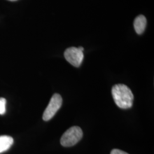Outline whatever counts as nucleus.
<instances>
[{
  "mask_svg": "<svg viewBox=\"0 0 154 154\" xmlns=\"http://www.w3.org/2000/svg\"><path fill=\"white\" fill-rule=\"evenodd\" d=\"M78 48L81 51H83V50H84V48H83V47H82V46H79V47H78Z\"/></svg>",
  "mask_w": 154,
  "mask_h": 154,
  "instance_id": "1a4fd4ad",
  "label": "nucleus"
},
{
  "mask_svg": "<svg viewBox=\"0 0 154 154\" xmlns=\"http://www.w3.org/2000/svg\"><path fill=\"white\" fill-rule=\"evenodd\" d=\"M6 100L4 98H0V115H4L6 112Z\"/></svg>",
  "mask_w": 154,
  "mask_h": 154,
  "instance_id": "0eeeda50",
  "label": "nucleus"
},
{
  "mask_svg": "<svg viewBox=\"0 0 154 154\" xmlns=\"http://www.w3.org/2000/svg\"><path fill=\"white\" fill-rule=\"evenodd\" d=\"M82 137V130L79 127H72L62 136L60 140L61 145L66 147H72L75 145Z\"/></svg>",
  "mask_w": 154,
  "mask_h": 154,
  "instance_id": "f03ea898",
  "label": "nucleus"
},
{
  "mask_svg": "<svg viewBox=\"0 0 154 154\" xmlns=\"http://www.w3.org/2000/svg\"><path fill=\"white\" fill-rule=\"evenodd\" d=\"M13 142V139L10 136H0V154L8 151L11 147Z\"/></svg>",
  "mask_w": 154,
  "mask_h": 154,
  "instance_id": "423d86ee",
  "label": "nucleus"
},
{
  "mask_svg": "<svg viewBox=\"0 0 154 154\" xmlns=\"http://www.w3.org/2000/svg\"><path fill=\"white\" fill-rule=\"evenodd\" d=\"M64 56L66 61L76 67L81 66L84 58L83 51L75 47L67 48L64 52Z\"/></svg>",
  "mask_w": 154,
  "mask_h": 154,
  "instance_id": "20e7f679",
  "label": "nucleus"
},
{
  "mask_svg": "<svg viewBox=\"0 0 154 154\" xmlns=\"http://www.w3.org/2000/svg\"><path fill=\"white\" fill-rule=\"evenodd\" d=\"M110 154H128L126 152L118 149H114L111 151Z\"/></svg>",
  "mask_w": 154,
  "mask_h": 154,
  "instance_id": "6e6552de",
  "label": "nucleus"
},
{
  "mask_svg": "<svg viewBox=\"0 0 154 154\" xmlns=\"http://www.w3.org/2000/svg\"><path fill=\"white\" fill-rule=\"evenodd\" d=\"M8 1H17V0H8Z\"/></svg>",
  "mask_w": 154,
  "mask_h": 154,
  "instance_id": "9d476101",
  "label": "nucleus"
},
{
  "mask_svg": "<svg viewBox=\"0 0 154 154\" xmlns=\"http://www.w3.org/2000/svg\"><path fill=\"white\" fill-rule=\"evenodd\" d=\"M114 100L122 109H130L133 105L134 95L131 90L124 84H116L112 88Z\"/></svg>",
  "mask_w": 154,
  "mask_h": 154,
  "instance_id": "f257e3e1",
  "label": "nucleus"
},
{
  "mask_svg": "<svg viewBox=\"0 0 154 154\" xmlns=\"http://www.w3.org/2000/svg\"><path fill=\"white\" fill-rule=\"evenodd\" d=\"M147 25L146 18L143 15L137 17L134 22V27L136 33L142 34L144 32Z\"/></svg>",
  "mask_w": 154,
  "mask_h": 154,
  "instance_id": "39448f33",
  "label": "nucleus"
},
{
  "mask_svg": "<svg viewBox=\"0 0 154 154\" xmlns=\"http://www.w3.org/2000/svg\"><path fill=\"white\" fill-rule=\"evenodd\" d=\"M62 105V98L59 94H54L50 100L49 103L43 114V120L49 121L51 119Z\"/></svg>",
  "mask_w": 154,
  "mask_h": 154,
  "instance_id": "7ed1b4c3",
  "label": "nucleus"
}]
</instances>
